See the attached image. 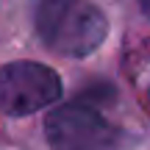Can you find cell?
Masks as SVG:
<instances>
[{
	"label": "cell",
	"mask_w": 150,
	"mask_h": 150,
	"mask_svg": "<svg viewBox=\"0 0 150 150\" xmlns=\"http://www.w3.org/2000/svg\"><path fill=\"white\" fill-rule=\"evenodd\" d=\"M139 6H142V11L150 17V0H139Z\"/></svg>",
	"instance_id": "4"
},
{
	"label": "cell",
	"mask_w": 150,
	"mask_h": 150,
	"mask_svg": "<svg viewBox=\"0 0 150 150\" xmlns=\"http://www.w3.org/2000/svg\"><path fill=\"white\" fill-rule=\"evenodd\" d=\"M61 97V81L50 67L36 61H14L0 67V111L25 117Z\"/></svg>",
	"instance_id": "3"
},
{
	"label": "cell",
	"mask_w": 150,
	"mask_h": 150,
	"mask_svg": "<svg viewBox=\"0 0 150 150\" xmlns=\"http://www.w3.org/2000/svg\"><path fill=\"white\" fill-rule=\"evenodd\" d=\"M33 25L50 50L72 59L95 53L108 31L103 11L89 0H33Z\"/></svg>",
	"instance_id": "1"
},
{
	"label": "cell",
	"mask_w": 150,
	"mask_h": 150,
	"mask_svg": "<svg viewBox=\"0 0 150 150\" xmlns=\"http://www.w3.org/2000/svg\"><path fill=\"white\" fill-rule=\"evenodd\" d=\"M45 134L53 150H117L120 134L95 103L75 100L56 106L45 120Z\"/></svg>",
	"instance_id": "2"
}]
</instances>
